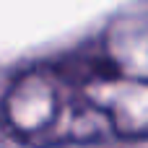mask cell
<instances>
[{
  "mask_svg": "<svg viewBox=\"0 0 148 148\" xmlns=\"http://www.w3.org/2000/svg\"><path fill=\"white\" fill-rule=\"evenodd\" d=\"M0 122L34 148L148 138V0L120 8L96 36L18 73Z\"/></svg>",
  "mask_w": 148,
  "mask_h": 148,
  "instance_id": "6da1fadb",
  "label": "cell"
}]
</instances>
